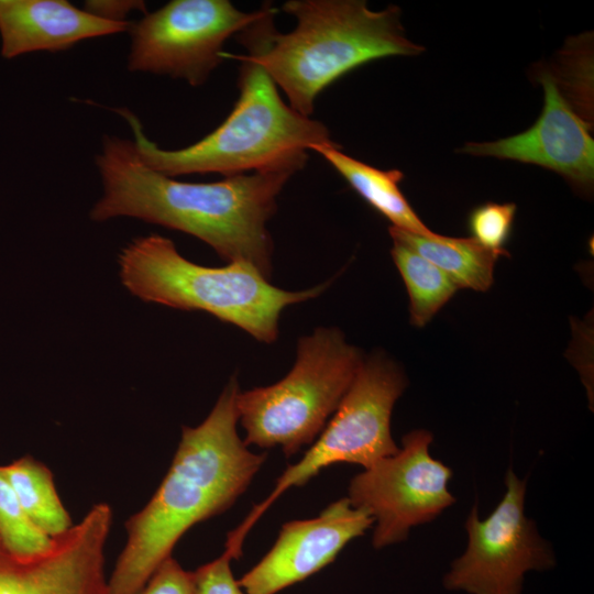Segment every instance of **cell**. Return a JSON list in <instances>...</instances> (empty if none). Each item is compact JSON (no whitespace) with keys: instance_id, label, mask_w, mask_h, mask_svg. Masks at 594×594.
<instances>
[{"instance_id":"6da1fadb","label":"cell","mask_w":594,"mask_h":594,"mask_svg":"<svg viewBox=\"0 0 594 594\" xmlns=\"http://www.w3.org/2000/svg\"><path fill=\"white\" fill-rule=\"evenodd\" d=\"M96 166L103 194L95 221L130 217L196 237L229 263H249L270 279L274 244L266 228L295 168L241 174L213 183L176 180L150 168L131 140L102 138Z\"/></svg>"},{"instance_id":"7a4b0ae2","label":"cell","mask_w":594,"mask_h":594,"mask_svg":"<svg viewBox=\"0 0 594 594\" xmlns=\"http://www.w3.org/2000/svg\"><path fill=\"white\" fill-rule=\"evenodd\" d=\"M232 376L208 417L183 427L172 464L150 502L125 522L127 542L108 580V594H138L197 522L228 510L266 459L240 438Z\"/></svg>"},{"instance_id":"3957f363","label":"cell","mask_w":594,"mask_h":594,"mask_svg":"<svg viewBox=\"0 0 594 594\" xmlns=\"http://www.w3.org/2000/svg\"><path fill=\"white\" fill-rule=\"evenodd\" d=\"M282 9L295 16L293 31L277 32V9L264 3L237 38L257 56L289 106L306 117L314 112L319 94L352 69L424 51L405 35L395 6L373 11L361 0H289Z\"/></svg>"},{"instance_id":"277c9868","label":"cell","mask_w":594,"mask_h":594,"mask_svg":"<svg viewBox=\"0 0 594 594\" xmlns=\"http://www.w3.org/2000/svg\"><path fill=\"white\" fill-rule=\"evenodd\" d=\"M241 62L239 98L227 119L198 142L165 150L144 133L129 109L114 111L131 127L140 158L168 176L219 173L224 177L275 168L301 169L308 152L337 144L327 127L285 103L257 56L233 55Z\"/></svg>"},{"instance_id":"5b68a950","label":"cell","mask_w":594,"mask_h":594,"mask_svg":"<svg viewBox=\"0 0 594 594\" xmlns=\"http://www.w3.org/2000/svg\"><path fill=\"white\" fill-rule=\"evenodd\" d=\"M124 287L144 301L182 310L206 311L237 326L255 340L278 338L286 307L321 295L330 282L290 292L270 283L249 263L208 267L185 258L174 242L160 234L140 237L119 255Z\"/></svg>"},{"instance_id":"8992f818","label":"cell","mask_w":594,"mask_h":594,"mask_svg":"<svg viewBox=\"0 0 594 594\" xmlns=\"http://www.w3.org/2000/svg\"><path fill=\"white\" fill-rule=\"evenodd\" d=\"M361 351L334 327L298 339L292 370L277 383L239 392V422L246 447H280L289 458L312 443L349 389Z\"/></svg>"},{"instance_id":"52a82bcc","label":"cell","mask_w":594,"mask_h":594,"mask_svg":"<svg viewBox=\"0 0 594 594\" xmlns=\"http://www.w3.org/2000/svg\"><path fill=\"white\" fill-rule=\"evenodd\" d=\"M406 384L403 370L389 358L382 353L364 358L332 419L314 444L283 472L271 494L254 506L229 537L243 543L256 520L285 491L306 484L329 465L345 462L367 469L395 454L399 448L391 433V416Z\"/></svg>"},{"instance_id":"ba28073f","label":"cell","mask_w":594,"mask_h":594,"mask_svg":"<svg viewBox=\"0 0 594 594\" xmlns=\"http://www.w3.org/2000/svg\"><path fill=\"white\" fill-rule=\"evenodd\" d=\"M258 15L229 0H172L131 23L128 69L200 86L222 63L224 42Z\"/></svg>"},{"instance_id":"9c48e42d","label":"cell","mask_w":594,"mask_h":594,"mask_svg":"<svg viewBox=\"0 0 594 594\" xmlns=\"http://www.w3.org/2000/svg\"><path fill=\"white\" fill-rule=\"evenodd\" d=\"M432 435L414 430L402 449L351 480L348 498L376 522L377 549L405 540L411 527L433 520L455 499L448 490L450 468L429 453Z\"/></svg>"},{"instance_id":"30bf717a","label":"cell","mask_w":594,"mask_h":594,"mask_svg":"<svg viewBox=\"0 0 594 594\" xmlns=\"http://www.w3.org/2000/svg\"><path fill=\"white\" fill-rule=\"evenodd\" d=\"M506 493L484 520L472 508L465 528L469 542L444 579L449 590L471 594H519L525 572L554 564L549 544L524 513L526 482L512 469L505 477Z\"/></svg>"},{"instance_id":"8fae6325","label":"cell","mask_w":594,"mask_h":594,"mask_svg":"<svg viewBox=\"0 0 594 594\" xmlns=\"http://www.w3.org/2000/svg\"><path fill=\"white\" fill-rule=\"evenodd\" d=\"M111 524V507L98 503L43 553L22 558L0 546V594H108L105 546Z\"/></svg>"},{"instance_id":"7c38bea8","label":"cell","mask_w":594,"mask_h":594,"mask_svg":"<svg viewBox=\"0 0 594 594\" xmlns=\"http://www.w3.org/2000/svg\"><path fill=\"white\" fill-rule=\"evenodd\" d=\"M538 80L544 102L530 129L494 142L466 143L458 152L542 166L587 190L594 180V140L590 125L562 95L551 72H540Z\"/></svg>"},{"instance_id":"4fadbf2b","label":"cell","mask_w":594,"mask_h":594,"mask_svg":"<svg viewBox=\"0 0 594 594\" xmlns=\"http://www.w3.org/2000/svg\"><path fill=\"white\" fill-rule=\"evenodd\" d=\"M373 524L370 513L348 497L316 518L287 521L272 549L238 583L246 594H276L327 566Z\"/></svg>"},{"instance_id":"5bb4252c","label":"cell","mask_w":594,"mask_h":594,"mask_svg":"<svg viewBox=\"0 0 594 594\" xmlns=\"http://www.w3.org/2000/svg\"><path fill=\"white\" fill-rule=\"evenodd\" d=\"M129 21H111L66 0H0L1 55L66 51L81 41L129 32Z\"/></svg>"},{"instance_id":"9a60e30c","label":"cell","mask_w":594,"mask_h":594,"mask_svg":"<svg viewBox=\"0 0 594 594\" xmlns=\"http://www.w3.org/2000/svg\"><path fill=\"white\" fill-rule=\"evenodd\" d=\"M320 154L371 207L388 219L392 227L433 237L399 189L404 174L398 169L382 170L340 151L339 144L318 146Z\"/></svg>"},{"instance_id":"2e32d148","label":"cell","mask_w":594,"mask_h":594,"mask_svg":"<svg viewBox=\"0 0 594 594\" xmlns=\"http://www.w3.org/2000/svg\"><path fill=\"white\" fill-rule=\"evenodd\" d=\"M393 242H398L444 272L458 286L487 290L494 282V267L503 254L491 251L472 238H451L437 233L425 237L389 227Z\"/></svg>"},{"instance_id":"e0dca14e","label":"cell","mask_w":594,"mask_h":594,"mask_svg":"<svg viewBox=\"0 0 594 594\" xmlns=\"http://www.w3.org/2000/svg\"><path fill=\"white\" fill-rule=\"evenodd\" d=\"M0 471L30 519L46 535L54 538L73 527L46 465L26 455L0 466Z\"/></svg>"},{"instance_id":"ac0fdd59","label":"cell","mask_w":594,"mask_h":594,"mask_svg":"<svg viewBox=\"0 0 594 594\" xmlns=\"http://www.w3.org/2000/svg\"><path fill=\"white\" fill-rule=\"evenodd\" d=\"M391 253L409 296L410 322L424 327L459 288L444 272L404 244L393 242Z\"/></svg>"},{"instance_id":"d6986e66","label":"cell","mask_w":594,"mask_h":594,"mask_svg":"<svg viewBox=\"0 0 594 594\" xmlns=\"http://www.w3.org/2000/svg\"><path fill=\"white\" fill-rule=\"evenodd\" d=\"M52 542L53 538L30 519L0 471V546L25 558L45 552Z\"/></svg>"},{"instance_id":"ffe728a7","label":"cell","mask_w":594,"mask_h":594,"mask_svg":"<svg viewBox=\"0 0 594 594\" xmlns=\"http://www.w3.org/2000/svg\"><path fill=\"white\" fill-rule=\"evenodd\" d=\"M516 209L510 202L476 207L469 217L471 238L487 250L508 255L504 245L510 237Z\"/></svg>"},{"instance_id":"44dd1931","label":"cell","mask_w":594,"mask_h":594,"mask_svg":"<svg viewBox=\"0 0 594 594\" xmlns=\"http://www.w3.org/2000/svg\"><path fill=\"white\" fill-rule=\"evenodd\" d=\"M230 552L199 566L191 573L193 594H246L233 578Z\"/></svg>"},{"instance_id":"7402d4cb","label":"cell","mask_w":594,"mask_h":594,"mask_svg":"<svg viewBox=\"0 0 594 594\" xmlns=\"http://www.w3.org/2000/svg\"><path fill=\"white\" fill-rule=\"evenodd\" d=\"M138 594H193L191 573L170 556L155 570Z\"/></svg>"},{"instance_id":"603a6c76","label":"cell","mask_w":594,"mask_h":594,"mask_svg":"<svg viewBox=\"0 0 594 594\" xmlns=\"http://www.w3.org/2000/svg\"><path fill=\"white\" fill-rule=\"evenodd\" d=\"M143 1H86L85 10L111 21H127L124 16L131 10H144Z\"/></svg>"}]
</instances>
